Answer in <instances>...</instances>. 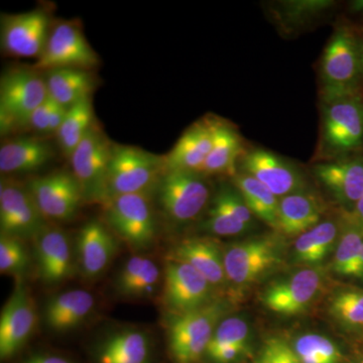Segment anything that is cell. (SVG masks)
Returning a JSON list of instances; mask_svg holds the SVG:
<instances>
[{
  "label": "cell",
  "instance_id": "obj_1",
  "mask_svg": "<svg viewBox=\"0 0 363 363\" xmlns=\"http://www.w3.org/2000/svg\"><path fill=\"white\" fill-rule=\"evenodd\" d=\"M321 101L363 95L362 33L346 23L335 28L320 62Z\"/></svg>",
  "mask_w": 363,
  "mask_h": 363
},
{
  "label": "cell",
  "instance_id": "obj_2",
  "mask_svg": "<svg viewBox=\"0 0 363 363\" xmlns=\"http://www.w3.org/2000/svg\"><path fill=\"white\" fill-rule=\"evenodd\" d=\"M321 109L319 162L363 154V95L322 101Z\"/></svg>",
  "mask_w": 363,
  "mask_h": 363
},
{
  "label": "cell",
  "instance_id": "obj_3",
  "mask_svg": "<svg viewBox=\"0 0 363 363\" xmlns=\"http://www.w3.org/2000/svg\"><path fill=\"white\" fill-rule=\"evenodd\" d=\"M164 172V157L114 143L105 181L104 203L116 196L147 194L157 186Z\"/></svg>",
  "mask_w": 363,
  "mask_h": 363
},
{
  "label": "cell",
  "instance_id": "obj_4",
  "mask_svg": "<svg viewBox=\"0 0 363 363\" xmlns=\"http://www.w3.org/2000/svg\"><path fill=\"white\" fill-rule=\"evenodd\" d=\"M49 97L44 75L35 69L13 68L0 79V128L6 135L26 128L33 112Z\"/></svg>",
  "mask_w": 363,
  "mask_h": 363
},
{
  "label": "cell",
  "instance_id": "obj_5",
  "mask_svg": "<svg viewBox=\"0 0 363 363\" xmlns=\"http://www.w3.org/2000/svg\"><path fill=\"white\" fill-rule=\"evenodd\" d=\"M224 312L223 304L211 303L174 316L169 327V342L177 363H194L201 358Z\"/></svg>",
  "mask_w": 363,
  "mask_h": 363
},
{
  "label": "cell",
  "instance_id": "obj_6",
  "mask_svg": "<svg viewBox=\"0 0 363 363\" xmlns=\"http://www.w3.org/2000/svg\"><path fill=\"white\" fill-rule=\"evenodd\" d=\"M157 190L162 211L177 223L194 220L210 199L209 186L197 172L166 171Z\"/></svg>",
  "mask_w": 363,
  "mask_h": 363
},
{
  "label": "cell",
  "instance_id": "obj_7",
  "mask_svg": "<svg viewBox=\"0 0 363 363\" xmlns=\"http://www.w3.org/2000/svg\"><path fill=\"white\" fill-rule=\"evenodd\" d=\"M109 226L135 250L150 247L156 220L147 194L116 196L104 203Z\"/></svg>",
  "mask_w": 363,
  "mask_h": 363
},
{
  "label": "cell",
  "instance_id": "obj_8",
  "mask_svg": "<svg viewBox=\"0 0 363 363\" xmlns=\"http://www.w3.org/2000/svg\"><path fill=\"white\" fill-rule=\"evenodd\" d=\"M113 145L94 124L71 155L72 173L80 184L85 199L104 202L105 181Z\"/></svg>",
  "mask_w": 363,
  "mask_h": 363
},
{
  "label": "cell",
  "instance_id": "obj_9",
  "mask_svg": "<svg viewBox=\"0 0 363 363\" xmlns=\"http://www.w3.org/2000/svg\"><path fill=\"white\" fill-rule=\"evenodd\" d=\"M99 64L96 52L74 21H60L52 26L44 51L33 66L35 70L79 68L92 70Z\"/></svg>",
  "mask_w": 363,
  "mask_h": 363
},
{
  "label": "cell",
  "instance_id": "obj_10",
  "mask_svg": "<svg viewBox=\"0 0 363 363\" xmlns=\"http://www.w3.org/2000/svg\"><path fill=\"white\" fill-rule=\"evenodd\" d=\"M278 242L272 238H257L234 243L223 252L226 279L247 286L279 262Z\"/></svg>",
  "mask_w": 363,
  "mask_h": 363
},
{
  "label": "cell",
  "instance_id": "obj_11",
  "mask_svg": "<svg viewBox=\"0 0 363 363\" xmlns=\"http://www.w3.org/2000/svg\"><path fill=\"white\" fill-rule=\"evenodd\" d=\"M26 188L45 218L51 220H70L85 199L82 188L72 172L58 171L33 179Z\"/></svg>",
  "mask_w": 363,
  "mask_h": 363
},
{
  "label": "cell",
  "instance_id": "obj_12",
  "mask_svg": "<svg viewBox=\"0 0 363 363\" xmlns=\"http://www.w3.org/2000/svg\"><path fill=\"white\" fill-rule=\"evenodd\" d=\"M51 20L45 11L2 14V51L18 58L39 59L51 32Z\"/></svg>",
  "mask_w": 363,
  "mask_h": 363
},
{
  "label": "cell",
  "instance_id": "obj_13",
  "mask_svg": "<svg viewBox=\"0 0 363 363\" xmlns=\"http://www.w3.org/2000/svg\"><path fill=\"white\" fill-rule=\"evenodd\" d=\"M313 175L343 213L350 214L363 196V154L318 162Z\"/></svg>",
  "mask_w": 363,
  "mask_h": 363
},
{
  "label": "cell",
  "instance_id": "obj_14",
  "mask_svg": "<svg viewBox=\"0 0 363 363\" xmlns=\"http://www.w3.org/2000/svg\"><path fill=\"white\" fill-rule=\"evenodd\" d=\"M45 220L28 188L13 181L1 180L0 185V228L1 234L13 238L38 236Z\"/></svg>",
  "mask_w": 363,
  "mask_h": 363
},
{
  "label": "cell",
  "instance_id": "obj_15",
  "mask_svg": "<svg viewBox=\"0 0 363 363\" xmlns=\"http://www.w3.org/2000/svg\"><path fill=\"white\" fill-rule=\"evenodd\" d=\"M240 164L242 173L260 182L279 199L306 190L307 184L300 169L269 150H245Z\"/></svg>",
  "mask_w": 363,
  "mask_h": 363
},
{
  "label": "cell",
  "instance_id": "obj_16",
  "mask_svg": "<svg viewBox=\"0 0 363 363\" xmlns=\"http://www.w3.org/2000/svg\"><path fill=\"white\" fill-rule=\"evenodd\" d=\"M212 286L194 267L180 260H169L164 267V304L177 315L209 304Z\"/></svg>",
  "mask_w": 363,
  "mask_h": 363
},
{
  "label": "cell",
  "instance_id": "obj_17",
  "mask_svg": "<svg viewBox=\"0 0 363 363\" xmlns=\"http://www.w3.org/2000/svg\"><path fill=\"white\" fill-rule=\"evenodd\" d=\"M323 278L314 269H301L289 278L274 281L262 294V303L277 314L296 315L304 311L316 298Z\"/></svg>",
  "mask_w": 363,
  "mask_h": 363
},
{
  "label": "cell",
  "instance_id": "obj_18",
  "mask_svg": "<svg viewBox=\"0 0 363 363\" xmlns=\"http://www.w3.org/2000/svg\"><path fill=\"white\" fill-rule=\"evenodd\" d=\"M37 315L32 298L23 286L16 289L0 316V357H13L32 335Z\"/></svg>",
  "mask_w": 363,
  "mask_h": 363
},
{
  "label": "cell",
  "instance_id": "obj_19",
  "mask_svg": "<svg viewBox=\"0 0 363 363\" xmlns=\"http://www.w3.org/2000/svg\"><path fill=\"white\" fill-rule=\"evenodd\" d=\"M213 117L193 123L179 138L173 149L164 156L166 171L200 173L212 149Z\"/></svg>",
  "mask_w": 363,
  "mask_h": 363
},
{
  "label": "cell",
  "instance_id": "obj_20",
  "mask_svg": "<svg viewBox=\"0 0 363 363\" xmlns=\"http://www.w3.org/2000/svg\"><path fill=\"white\" fill-rule=\"evenodd\" d=\"M77 248L81 269L86 277L99 276L111 264L116 252V241L101 222L91 220L78 234Z\"/></svg>",
  "mask_w": 363,
  "mask_h": 363
},
{
  "label": "cell",
  "instance_id": "obj_21",
  "mask_svg": "<svg viewBox=\"0 0 363 363\" xmlns=\"http://www.w3.org/2000/svg\"><path fill=\"white\" fill-rule=\"evenodd\" d=\"M54 157L55 150L47 140L38 136H23L0 147V172L30 173L44 168Z\"/></svg>",
  "mask_w": 363,
  "mask_h": 363
},
{
  "label": "cell",
  "instance_id": "obj_22",
  "mask_svg": "<svg viewBox=\"0 0 363 363\" xmlns=\"http://www.w3.org/2000/svg\"><path fill=\"white\" fill-rule=\"evenodd\" d=\"M38 238V266L43 281L58 284L72 272L70 245L61 229L45 226Z\"/></svg>",
  "mask_w": 363,
  "mask_h": 363
},
{
  "label": "cell",
  "instance_id": "obj_23",
  "mask_svg": "<svg viewBox=\"0 0 363 363\" xmlns=\"http://www.w3.org/2000/svg\"><path fill=\"white\" fill-rule=\"evenodd\" d=\"M324 207L307 190L279 199L278 230L288 236H298L321 222Z\"/></svg>",
  "mask_w": 363,
  "mask_h": 363
},
{
  "label": "cell",
  "instance_id": "obj_24",
  "mask_svg": "<svg viewBox=\"0 0 363 363\" xmlns=\"http://www.w3.org/2000/svg\"><path fill=\"white\" fill-rule=\"evenodd\" d=\"M172 259L194 267L212 286H221L227 281L223 252L213 240L191 238L182 241L174 248Z\"/></svg>",
  "mask_w": 363,
  "mask_h": 363
},
{
  "label": "cell",
  "instance_id": "obj_25",
  "mask_svg": "<svg viewBox=\"0 0 363 363\" xmlns=\"http://www.w3.org/2000/svg\"><path fill=\"white\" fill-rule=\"evenodd\" d=\"M242 140L238 131L230 123L213 117V143L200 174L235 176L236 166L245 154Z\"/></svg>",
  "mask_w": 363,
  "mask_h": 363
},
{
  "label": "cell",
  "instance_id": "obj_26",
  "mask_svg": "<svg viewBox=\"0 0 363 363\" xmlns=\"http://www.w3.org/2000/svg\"><path fill=\"white\" fill-rule=\"evenodd\" d=\"M44 77L49 96L65 108L92 97L97 85L92 72L85 69H51L45 71Z\"/></svg>",
  "mask_w": 363,
  "mask_h": 363
},
{
  "label": "cell",
  "instance_id": "obj_27",
  "mask_svg": "<svg viewBox=\"0 0 363 363\" xmlns=\"http://www.w3.org/2000/svg\"><path fill=\"white\" fill-rule=\"evenodd\" d=\"M94 305V296L87 291L73 290L60 294L45 306V323L54 331L71 330L84 321Z\"/></svg>",
  "mask_w": 363,
  "mask_h": 363
},
{
  "label": "cell",
  "instance_id": "obj_28",
  "mask_svg": "<svg viewBox=\"0 0 363 363\" xmlns=\"http://www.w3.org/2000/svg\"><path fill=\"white\" fill-rule=\"evenodd\" d=\"M335 6L333 0H284L272 4L271 13L279 28L291 35L319 21Z\"/></svg>",
  "mask_w": 363,
  "mask_h": 363
},
{
  "label": "cell",
  "instance_id": "obj_29",
  "mask_svg": "<svg viewBox=\"0 0 363 363\" xmlns=\"http://www.w3.org/2000/svg\"><path fill=\"white\" fill-rule=\"evenodd\" d=\"M150 341L142 331L123 330L112 334L98 350V363H147Z\"/></svg>",
  "mask_w": 363,
  "mask_h": 363
},
{
  "label": "cell",
  "instance_id": "obj_30",
  "mask_svg": "<svg viewBox=\"0 0 363 363\" xmlns=\"http://www.w3.org/2000/svg\"><path fill=\"white\" fill-rule=\"evenodd\" d=\"M160 278L161 272L152 259L133 257L119 272L116 289L124 297H149L156 290Z\"/></svg>",
  "mask_w": 363,
  "mask_h": 363
},
{
  "label": "cell",
  "instance_id": "obj_31",
  "mask_svg": "<svg viewBox=\"0 0 363 363\" xmlns=\"http://www.w3.org/2000/svg\"><path fill=\"white\" fill-rule=\"evenodd\" d=\"M233 177L234 186L240 191L253 216L278 230L279 198L247 174H236Z\"/></svg>",
  "mask_w": 363,
  "mask_h": 363
},
{
  "label": "cell",
  "instance_id": "obj_32",
  "mask_svg": "<svg viewBox=\"0 0 363 363\" xmlns=\"http://www.w3.org/2000/svg\"><path fill=\"white\" fill-rule=\"evenodd\" d=\"M340 231L338 222L325 220L301 234L294 245L296 259L309 264L323 262L335 245Z\"/></svg>",
  "mask_w": 363,
  "mask_h": 363
},
{
  "label": "cell",
  "instance_id": "obj_33",
  "mask_svg": "<svg viewBox=\"0 0 363 363\" xmlns=\"http://www.w3.org/2000/svg\"><path fill=\"white\" fill-rule=\"evenodd\" d=\"M94 124L92 97L85 98L67 109L63 123L56 133L60 149L64 156L70 159L74 150Z\"/></svg>",
  "mask_w": 363,
  "mask_h": 363
},
{
  "label": "cell",
  "instance_id": "obj_34",
  "mask_svg": "<svg viewBox=\"0 0 363 363\" xmlns=\"http://www.w3.org/2000/svg\"><path fill=\"white\" fill-rule=\"evenodd\" d=\"M343 214V227L339 236L335 255L332 260V269L340 276L355 278L358 259L362 252L363 231L353 222L350 215Z\"/></svg>",
  "mask_w": 363,
  "mask_h": 363
},
{
  "label": "cell",
  "instance_id": "obj_35",
  "mask_svg": "<svg viewBox=\"0 0 363 363\" xmlns=\"http://www.w3.org/2000/svg\"><path fill=\"white\" fill-rule=\"evenodd\" d=\"M292 347L302 363H340L342 357L338 346L321 334H303Z\"/></svg>",
  "mask_w": 363,
  "mask_h": 363
},
{
  "label": "cell",
  "instance_id": "obj_36",
  "mask_svg": "<svg viewBox=\"0 0 363 363\" xmlns=\"http://www.w3.org/2000/svg\"><path fill=\"white\" fill-rule=\"evenodd\" d=\"M331 316L350 330L363 329V290H344L332 298Z\"/></svg>",
  "mask_w": 363,
  "mask_h": 363
},
{
  "label": "cell",
  "instance_id": "obj_37",
  "mask_svg": "<svg viewBox=\"0 0 363 363\" xmlns=\"http://www.w3.org/2000/svg\"><path fill=\"white\" fill-rule=\"evenodd\" d=\"M248 337H250V326L245 320L240 317L227 318L215 329L206 353L209 355L215 351L228 347H238L247 350Z\"/></svg>",
  "mask_w": 363,
  "mask_h": 363
},
{
  "label": "cell",
  "instance_id": "obj_38",
  "mask_svg": "<svg viewBox=\"0 0 363 363\" xmlns=\"http://www.w3.org/2000/svg\"><path fill=\"white\" fill-rule=\"evenodd\" d=\"M30 266L28 250L21 238L1 234L0 238V271L2 274H21Z\"/></svg>",
  "mask_w": 363,
  "mask_h": 363
},
{
  "label": "cell",
  "instance_id": "obj_39",
  "mask_svg": "<svg viewBox=\"0 0 363 363\" xmlns=\"http://www.w3.org/2000/svg\"><path fill=\"white\" fill-rule=\"evenodd\" d=\"M204 226L209 233L219 236L238 235L245 233L250 227L214 202H212L208 212Z\"/></svg>",
  "mask_w": 363,
  "mask_h": 363
},
{
  "label": "cell",
  "instance_id": "obj_40",
  "mask_svg": "<svg viewBox=\"0 0 363 363\" xmlns=\"http://www.w3.org/2000/svg\"><path fill=\"white\" fill-rule=\"evenodd\" d=\"M213 202L238 217L240 220L252 225L253 214L235 186L234 188L228 186L222 187L215 196Z\"/></svg>",
  "mask_w": 363,
  "mask_h": 363
},
{
  "label": "cell",
  "instance_id": "obj_41",
  "mask_svg": "<svg viewBox=\"0 0 363 363\" xmlns=\"http://www.w3.org/2000/svg\"><path fill=\"white\" fill-rule=\"evenodd\" d=\"M255 363H302L292 346L281 339H269L260 350Z\"/></svg>",
  "mask_w": 363,
  "mask_h": 363
},
{
  "label": "cell",
  "instance_id": "obj_42",
  "mask_svg": "<svg viewBox=\"0 0 363 363\" xmlns=\"http://www.w3.org/2000/svg\"><path fill=\"white\" fill-rule=\"evenodd\" d=\"M56 106L57 102L52 100L51 97H48L44 104H40L33 112L26 128L40 133V135H48L50 121H51L52 112H54Z\"/></svg>",
  "mask_w": 363,
  "mask_h": 363
},
{
  "label": "cell",
  "instance_id": "obj_43",
  "mask_svg": "<svg viewBox=\"0 0 363 363\" xmlns=\"http://www.w3.org/2000/svg\"><path fill=\"white\" fill-rule=\"evenodd\" d=\"M245 350H240L238 347H228L223 348L215 351V352L209 354V357L214 360L215 362L218 363H230L235 360L236 358L240 357Z\"/></svg>",
  "mask_w": 363,
  "mask_h": 363
},
{
  "label": "cell",
  "instance_id": "obj_44",
  "mask_svg": "<svg viewBox=\"0 0 363 363\" xmlns=\"http://www.w3.org/2000/svg\"><path fill=\"white\" fill-rule=\"evenodd\" d=\"M347 214V213H346ZM350 217L353 222L363 231V196L362 199L358 201L357 206L354 207L353 211L351 212Z\"/></svg>",
  "mask_w": 363,
  "mask_h": 363
},
{
  "label": "cell",
  "instance_id": "obj_45",
  "mask_svg": "<svg viewBox=\"0 0 363 363\" xmlns=\"http://www.w3.org/2000/svg\"><path fill=\"white\" fill-rule=\"evenodd\" d=\"M26 363H71L64 358L57 357H48V355H39L26 360Z\"/></svg>",
  "mask_w": 363,
  "mask_h": 363
},
{
  "label": "cell",
  "instance_id": "obj_46",
  "mask_svg": "<svg viewBox=\"0 0 363 363\" xmlns=\"http://www.w3.org/2000/svg\"><path fill=\"white\" fill-rule=\"evenodd\" d=\"M348 9H350L351 14H354V16L363 18V0H353V1H350Z\"/></svg>",
  "mask_w": 363,
  "mask_h": 363
},
{
  "label": "cell",
  "instance_id": "obj_47",
  "mask_svg": "<svg viewBox=\"0 0 363 363\" xmlns=\"http://www.w3.org/2000/svg\"><path fill=\"white\" fill-rule=\"evenodd\" d=\"M355 278L362 279L363 281V243L362 252H360L359 259H358L357 277H355Z\"/></svg>",
  "mask_w": 363,
  "mask_h": 363
},
{
  "label": "cell",
  "instance_id": "obj_48",
  "mask_svg": "<svg viewBox=\"0 0 363 363\" xmlns=\"http://www.w3.org/2000/svg\"><path fill=\"white\" fill-rule=\"evenodd\" d=\"M362 68H363V33H362Z\"/></svg>",
  "mask_w": 363,
  "mask_h": 363
},
{
  "label": "cell",
  "instance_id": "obj_49",
  "mask_svg": "<svg viewBox=\"0 0 363 363\" xmlns=\"http://www.w3.org/2000/svg\"><path fill=\"white\" fill-rule=\"evenodd\" d=\"M360 363H363V360H362V362H360Z\"/></svg>",
  "mask_w": 363,
  "mask_h": 363
}]
</instances>
